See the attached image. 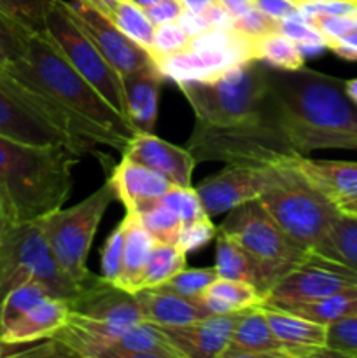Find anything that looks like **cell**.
Masks as SVG:
<instances>
[{
	"label": "cell",
	"mask_w": 357,
	"mask_h": 358,
	"mask_svg": "<svg viewBox=\"0 0 357 358\" xmlns=\"http://www.w3.org/2000/svg\"><path fill=\"white\" fill-rule=\"evenodd\" d=\"M214 268H216L219 278L251 283L261 292L262 299L272 289V283L266 278L261 266L237 241L223 233H217L216 236V264Z\"/></svg>",
	"instance_id": "cell-27"
},
{
	"label": "cell",
	"mask_w": 357,
	"mask_h": 358,
	"mask_svg": "<svg viewBox=\"0 0 357 358\" xmlns=\"http://www.w3.org/2000/svg\"><path fill=\"white\" fill-rule=\"evenodd\" d=\"M51 0H0V9L28 34L44 30V16Z\"/></svg>",
	"instance_id": "cell-38"
},
{
	"label": "cell",
	"mask_w": 357,
	"mask_h": 358,
	"mask_svg": "<svg viewBox=\"0 0 357 358\" xmlns=\"http://www.w3.org/2000/svg\"><path fill=\"white\" fill-rule=\"evenodd\" d=\"M122 226V271L119 285L121 289L135 294L140 290L144 269L154 250L156 240L142 226L136 213L126 212Z\"/></svg>",
	"instance_id": "cell-26"
},
{
	"label": "cell",
	"mask_w": 357,
	"mask_h": 358,
	"mask_svg": "<svg viewBox=\"0 0 357 358\" xmlns=\"http://www.w3.org/2000/svg\"><path fill=\"white\" fill-rule=\"evenodd\" d=\"M133 213H136L142 226L149 231L156 243H177L178 233L182 229V220L168 206L160 203V199L147 203L146 206Z\"/></svg>",
	"instance_id": "cell-35"
},
{
	"label": "cell",
	"mask_w": 357,
	"mask_h": 358,
	"mask_svg": "<svg viewBox=\"0 0 357 358\" xmlns=\"http://www.w3.org/2000/svg\"><path fill=\"white\" fill-rule=\"evenodd\" d=\"M217 229L216 224L212 222L210 215L196 219L192 222L182 224V229L177 238V247L181 248L184 254H191V252L200 250V248L206 247L212 240H216Z\"/></svg>",
	"instance_id": "cell-41"
},
{
	"label": "cell",
	"mask_w": 357,
	"mask_h": 358,
	"mask_svg": "<svg viewBox=\"0 0 357 358\" xmlns=\"http://www.w3.org/2000/svg\"><path fill=\"white\" fill-rule=\"evenodd\" d=\"M268 65L248 59L209 80L178 84L195 112V128L234 129L279 117L280 103Z\"/></svg>",
	"instance_id": "cell-5"
},
{
	"label": "cell",
	"mask_w": 357,
	"mask_h": 358,
	"mask_svg": "<svg viewBox=\"0 0 357 358\" xmlns=\"http://www.w3.org/2000/svg\"><path fill=\"white\" fill-rule=\"evenodd\" d=\"M184 268H188V254H184L177 245L156 243L144 269L140 289L163 285Z\"/></svg>",
	"instance_id": "cell-31"
},
{
	"label": "cell",
	"mask_w": 357,
	"mask_h": 358,
	"mask_svg": "<svg viewBox=\"0 0 357 358\" xmlns=\"http://www.w3.org/2000/svg\"><path fill=\"white\" fill-rule=\"evenodd\" d=\"M205 292L214 297H219L220 301L230 304L234 311L262 304V296L255 287H252L251 283L237 282V280L217 278Z\"/></svg>",
	"instance_id": "cell-36"
},
{
	"label": "cell",
	"mask_w": 357,
	"mask_h": 358,
	"mask_svg": "<svg viewBox=\"0 0 357 358\" xmlns=\"http://www.w3.org/2000/svg\"><path fill=\"white\" fill-rule=\"evenodd\" d=\"M181 2L186 10H191V13H203V10L212 7L214 3H217L219 0H181Z\"/></svg>",
	"instance_id": "cell-54"
},
{
	"label": "cell",
	"mask_w": 357,
	"mask_h": 358,
	"mask_svg": "<svg viewBox=\"0 0 357 358\" xmlns=\"http://www.w3.org/2000/svg\"><path fill=\"white\" fill-rule=\"evenodd\" d=\"M133 2H135L136 6L142 7V9H147V7L154 6V3H158V2H160V0H133Z\"/></svg>",
	"instance_id": "cell-58"
},
{
	"label": "cell",
	"mask_w": 357,
	"mask_h": 358,
	"mask_svg": "<svg viewBox=\"0 0 357 358\" xmlns=\"http://www.w3.org/2000/svg\"><path fill=\"white\" fill-rule=\"evenodd\" d=\"M268 324L273 334L286 346L289 358L324 357L328 345V325L317 324L308 318L294 315L280 308L265 306Z\"/></svg>",
	"instance_id": "cell-19"
},
{
	"label": "cell",
	"mask_w": 357,
	"mask_h": 358,
	"mask_svg": "<svg viewBox=\"0 0 357 358\" xmlns=\"http://www.w3.org/2000/svg\"><path fill=\"white\" fill-rule=\"evenodd\" d=\"M158 69L164 79L174 80L175 84L198 83L209 80L219 76L230 66L238 65L248 59L241 58L234 51H214V49H184V51L172 52V55L154 58Z\"/></svg>",
	"instance_id": "cell-17"
},
{
	"label": "cell",
	"mask_w": 357,
	"mask_h": 358,
	"mask_svg": "<svg viewBox=\"0 0 357 358\" xmlns=\"http://www.w3.org/2000/svg\"><path fill=\"white\" fill-rule=\"evenodd\" d=\"M189 42H191V37L182 30V27L177 21L175 23L160 24L154 30V45L150 56L158 58V56L184 51V49L189 48Z\"/></svg>",
	"instance_id": "cell-43"
},
{
	"label": "cell",
	"mask_w": 357,
	"mask_h": 358,
	"mask_svg": "<svg viewBox=\"0 0 357 358\" xmlns=\"http://www.w3.org/2000/svg\"><path fill=\"white\" fill-rule=\"evenodd\" d=\"M144 10H146L150 23L154 27H160V24L164 23H175L181 17V14L184 13V6H182L181 0H160L158 3Z\"/></svg>",
	"instance_id": "cell-48"
},
{
	"label": "cell",
	"mask_w": 357,
	"mask_h": 358,
	"mask_svg": "<svg viewBox=\"0 0 357 358\" xmlns=\"http://www.w3.org/2000/svg\"><path fill=\"white\" fill-rule=\"evenodd\" d=\"M44 31L70 65L97 87L105 100L128 119L122 77L107 62L86 31L79 27L65 6V0H51L44 16ZM130 121V119H128Z\"/></svg>",
	"instance_id": "cell-11"
},
{
	"label": "cell",
	"mask_w": 357,
	"mask_h": 358,
	"mask_svg": "<svg viewBox=\"0 0 357 358\" xmlns=\"http://www.w3.org/2000/svg\"><path fill=\"white\" fill-rule=\"evenodd\" d=\"M314 27L324 35L326 42L336 41L357 28V16H332V14H317L310 17Z\"/></svg>",
	"instance_id": "cell-47"
},
{
	"label": "cell",
	"mask_w": 357,
	"mask_h": 358,
	"mask_svg": "<svg viewBox=\"0 0 357 358\" xmlns=\"http://www.w3.org/2000/svg\"><path fill=\"white\" fill-rule=\"evenodd\" d=\"M276 31L296 42L304 58L307 56H317L328 49V42H326L324 35L300 10L282 17V20H276Z\"/></svg>",
	"instance_id": "cell-34"
},
{
	"label": "cell",
	"mask_w": 357,
	"mask_h": 358,
	"mask_svg": "<svg viewBox=\"0 0 357 358\" xmlns=\"http://www.w3.org/2000/svg\"><path fill=\"white\" fill-rule=\"evenodd\" d=\"M51 297L55 296H52V292L49 290V287L41 282H35V280L23 283V285L10 290L6 296V299H4L2 306H0V334H2L13 322H16L18 318L23 317L27 311H30L31 308H35L37 304L44 303L46 299H51Z\"/></svg>",
	"instance_id": "cell-32"
},
{
	"label": "cell",
	"mask_w": 357,
	"mask_h": 358,
	"mask_svg": "<svg viewBox=\"0 0 357 358\" xmlns=\"http://www.w3.org/2000/svg\"><path fill=\"white\" fill-rule=\"evenodd\" d=\"M343 213H350V215H357V198L352 199V201L345 203V205L340 206Z\"/></svg>",
	"instance_id": "cell-57"
},
{
	"label": "cell",
	"mask_w": 357,
	"mask_h": 358,
	"mask_svg": "<svg viewBox=\"0 0 357 358\" xmlns=\"http://www.w3.org/2000/svg\"><path fill=\"white\" fill-rule=\"evenodd\" d=\"M298 10L308 20L317 14L357 16V0H296Z\"/></svg>",
	"instance_id": "cell-45"
},
{
	"label": "cell",
	"mask_w": 357,
	"mask_h": 358,
	"mask_svg": "<svg viewBox=\"0 0 357 358\" xmlns=\"http://www.w3.org/2000/svg\"><path fill=\"white\" fill-rule=\"evenodd\" d=\"M177 23L181 24L182 30L189 35V37H195V35L203 34L205 30H209L210 23L206 20L205 13H191V10H186L181 14V17L177 20Z\"/></svg>",
	"instance_id": "cell-51"
},
{
	"label": "cell",
	"mask_w": 357,
	"mask_h": 358,
	"mask_svg": "<svg viewBox=\"0 0 357 358\" xmlns=\"http://www.w3.org/2000/svg\"><path fill=\"white\" fill-rule=\"evenodd\" d=\"M252 6L273 20H282L298 10L296 0H252Z\"/></svg>",
	"instance_id": "cell-49"
},
{
	"label": "cell",
	"mask_w": 357,
	"mask_h": 358,
	"mask_svg": "<svg viewBox=\"0 0 357 358\" xmlns=\"http://www.w3.org/2000/svg\"><path fill=\"white\" fill-rule=\"evenodd\" d=\"M315 252L357 273V215L340 213Z\"/></svg>",
	"instance_id": "cell-29"
},
{
	"label": "cell",
	"mask_w": 357,
	"mask_h": 358,
	"mask_svg": "<svg viewBox=\"0 0 357 358\" xmlns=\"http://www.w3.org/2000/svg\"><path fill=\"white\" fill-rule=\"evenodd\" d=\"M31 34H28L23 27L16 23L14 20H10L2 9H0V44L6 49L7 56L10 59L20 58L24 55V49H27L28 37Z\"/></svg>",
	"instance_id": "cell-44"
},
{
	"label": "cell",
	"mask_w": 357,
	"mask_h": 358,
	"mask_svg": "<svg viewBox=\"0 0 357 358\" xmlns=\"http://www.w3.org/2000/svg\"><path fill=\"white\" fill-rule=\"evenodd\" d=\"M324 357H357V317L328 325Z\"/></svg>",
	"instance_id": "cell-40"
},
{
	"label": "cell",
	"mask_w": 357,
	"mask_h": 358,
	"mask_svg": "<svg viewBox=\"0 0 357 358\" xmlns=\"http://www.w3.org/2000/svg\"><path fill=\"white\" fill-rule=\"evenodd\" d=\"M9 66L44 87L59 107L93 129L105 147L122 152L136 133L132 122L70 65L44 30L28 37L24 55L10 59Z\"/></svg>",
	"instance_id": "cell-3"
},
{
	"label": "cell",
	"mask_w": 357,
	"mask_h": 358,
	"mask_svg": "<svg viewBox=\"0 0 357 358\" xmlns=\"http://www.w3.org/2000/svg\"><path fill=\"white\" fill-rule=\"evenodd\" d=\"M9 62H10V58L7 56L6 49L2 48V44H0V66H6Z\"/></svg>",
	"instance_id": "cell-59"
},
{
	"label": "cell",
	"mask_w": 357,
	"mask_h": 358,
	"mask_svg": "<svg viewBox=\"0 0 357 358\" xmlns=\"http://www.w3.org/2000/svg\"><path fill=\"white\" fill-rule=\"evenodd\" d=\"M70 315V301L51 297L37 304L30 311L18 318L0 334V339L14 345L38 343L55 336L65 325Z\"/></svg>",
	"instance_id": "cell-24"
},
{
	"label": "cell",
	"mask_w": 357,
	"mask_h": 358,
	"mask_svg": "<svg viewBox=\"0 0 357 358\" xmlns=\"http://www.w3.org/2000/svg\"><path fill=\"white\" fill-rule=\"evenodd\" d=\"M164 76L156 62L122 77L128 119L136 131L154 133Z\"/></svg>",
	"instance_id": "cell-21"
},
{
	"label": "cell",
	"mask_w": 357,
	"mask_h": 358,
	"mask_svg": "<svg viewBox=\"0 0 357 358\" xmlns=\"http://www.w3.org/2000/svg\"><path fill=\"white\" fill-rule=\"evenodd\" d=\"M234 17L241 16L244 13H247L252 7V0H219Z\"/></svg>",
	"instance_id": "cell-53"
},
{
	"label": "cell",
	"mask_w": 357,
	"mask_h": 358,
	"mask_svg": "<svg viewBox=\"0 0 357 358\" xmlns=\"http://www.w3.org/2000/svg\"><path fill=\"white\" fill-rule=\"evenodd\" d=\"M284 124L303 156L314 150H357V105L345 80L308 66L268 69Z\"/></svg>",
	"instance_id": "cell-1"
},
{
	"label": "cell",
	"mask_w": 357,
	"mask_h": 358,
	"mask_svg": "<svg viewBox=\"0 0 357 358\" xmlns=\"http://www.w3.org/2000/svg\"><path fill=\"white\" fill-rule=\"evenodd\" d=\"M289 358L286 346L273 334L262 306L244 310L227 348L220 358Z\"/></svg>",
	"instance_id": "cell-20"
},
{
	"label": "cell",
	"mask_w": 357,
	"mask_h": 358,
	"mask_svg": "<svg viewBox=\"0 0 357 358\" xmlns=\"http://www.w3.org/2000/svg\"><path fill=\"white\" fill-rule=\"evenodd\" d=\"M286 311L322 325H331L335 322L345 320V318L357 317V285L346 287V289L338 290V292L314 301V303L286 308Z\"/></svg>",
	"instance_id": "cell-28"
},
{
	"label": "cell",
	"mask_w": 357,
	"mask_h": 358,
	"mask_svg": "<svg viewBox=\"0 0 357 358\" xmlns=\"http://www.w3.org/2000/svg\"><path fill=\"white\" fill-rule=\"evenodd\" d=\"M241 311L206 317L178 327H161L184 358H220L227 348Z\"/></svg>",
	"instance_id": "cell-16"
},
{
	"label": "cell",
	"mask_w": 357,
	"mask_h": 358,
	"mask_svg": "<svg viewBox=\"0 0 357 358\" xmlns=\"http://www.w3.org/2000/svg\"><path fill=\"white\" fill-rule=\"evenodd\" d=\"M142 320L135 294L93 275L70 299L69 318L51 339L58 357L104 358L126 329Z\"/></svg>",
	"instance_id": "cell-6"
},
{
	"label": "cell",
	"mask_w": 357,
	"mask_h": 358,
	"mask_svg": "<svg viewBox=\"0 0 357 358\" xmlns=\"http://www.w3.org/2000/svg\"><path fill=\"white\" fill-rule=\"evenodd\" d=\"M294 164L315 189L338 206L357 198V161H317L300 156Z\"/></svg>",
	"instance_id": "cell-23"
},
{
	"label": "cell",
	"mask_w": 357,
	"mask_h": 358,
	"mask_svg": "<svg viewBox=\"0 0 357 358\" xmlns=\"http://www.w3.org/2000/svg\"><path fill=\"white\" fill-rule=\"evenodd\" d=\"M115 199L114 187L105 180L100 189L77 205L69 208L62 206L41 219L56 262L79 287L93 276L88 269V255L98 226Z\"/></svg>",
	"instance_id": "cell-9"
},
{
	"label": "cell",
	"mask_w": 357,
	"mask_h": 358,
	"mask_svg": "<svg viewBox=\"0 0 357 358\" xmlns=\"http://www.w3.org/2000/svg\"><path fill=\"white\" fill-rule=\"evenodd\" d=\"M254 59L276 70H298L304 66V56L296 42L279 31L255 38Z\"/></svg>",
	"instance_id": "cell-30"
},
{
	"label": "cell",
	"mask_w": 357,
	"mask_h": 358,
	"mask_svg": "<svg viewBox=\"0 0 357 358\" xmlns=\"http://www.w3.org/2000/svg\"><path fill=\"white\" fill-rule=\"evenodd\" d=\"M31 280L62 299H74L80 290L56 262L41 219L10 224L0 236V306L10 290Z\"/></svg>",
	"instance_id": "cell-8"
},
{
	"label": "cell",
	"mask_w": 357,
	"mask_h": 358,
	"mask_svg": "<svg viewBox=\"0 0 357 358\" xmlns=\"http://www.w3.org/2000/svg\"><path fill=\"white\" fill-rule=\"evenodd\" d=\"M10 224H13V222L9 220V215H7L6 208H4L2 201H0V236L6 233V229L10 226Z\"/></svg>",
	"instance_id": "cell-55"
},
{
	"label": "cell",
	"mask_w": 357,
	"mask_h": 358,
	"mask_svg": "<svg viewBox=\"0 0 357 358\" xmlns=\"http://www.w3.org/2000/svg\"><path fill=\"white\" fill-rule=\"evenodd\" d=\"M79 157L69 145L41 147L0 135V201L10 222L38 220L62 208Z\"/></svg>",
	"instance_id": "cell-2"
},
{
	"label": "cell",
	"mask_w": 357,
	"mask_h": 358,
	"mask_svg": "<svg viewBox=\"0 0 357 358\" xmlns=\"http://www.w3.org/2000/svg\"><path fill=\"white\" fill-rule=\"evenodd\" d=\"M219 278L216 268H184L181 273L164 282V289L174 290L186 297H198Z\"/></svg>",
	"instance_id": "cell-39"
},
{
	"label": "cell",
	"mask_w": 357,
	"mask_h": 358,
	"mask_svg": "<svg viewBox=\"0 0 357 358\" xmlns=\"http://www.w3.org/2000/svg\"><path fill=\"white\" fill-rule=\"evenodd\" d=\"M0 135L31 145H69L83 156L102 140L24 73L0 66Z\"/></svg>",
	"instance_id": "cell-4"
},
{
	"label": "cell",
	"mask_w": 357,
	"mask_h": 358,
	"mask_svg": "<svg viewBox=\"0 0 357 358\" xmlns=\"http://www.w3.org/2000/svg\"><path fill=\"white\" fill-rule=\"evenodd\" d=\"M102 278L107 280V282L119 285V280H121V271H122V226L121 222L112 229V233L108 234V238L105 240L104 247H102Z\"/></svg>",
	"instance_id": "cell-42"
},
{
	"label": "cell",
	"mask_w": 357,
	"mask_h": 358,
	"mask_svg": "<svg viewBox=\"0 0 357 358\" xmlns=\"http://www.w3.org/2000/svg\"><path fill=\"white\" fill-rule=\"evenodd\" d=\"M350 285H357V273L342 262L312 252L301 264L294 266L276 280L262 304L286 310L298 304L314 303Z\"/></svg>",
	"instance_id": "cell-12"
},
{
	"label": "cell",
	"mask_w": 357,
	"mask_h": 358,
	"mask_svg": "<svg viewBox=\"0 0 357 358\" xmlns=\"http://www.w3.org/2000/svg\"><path fill=\"white\" fill-rule=\"evenodd\" d=\"M328 49L335 52L336 56H340V58L357 62V28L350 34L336 38V41L328 42Z\"/></svg>",
	"instance_id": "cell-50"
},
{
	"label": "cell",
	"mask_w": 357,
	"mask_h": 358,
	"mask_svg": "<svg viewBox=\"0 0 357 358\" xmlns=\"http://www.w3.org/2000/svg\"><path fill=\"white\" fill-rule=\"evenodd\" d=\"M104 358H184L160 325L149 320L126 329L104 353Z\"/></svg>",
	"instance_id": "cell-25"
},
{
	"label": "cell",
	"mask_w": 357,
	"mask_h": 358,
	"mask_svg": "<svg viewBox=\"0 0 357 358\" xmlns=\"http://www.w3.org/2000/svg\"><path fill=\"white\" fill-rule=\"evenodd\" d=\"M79 2L93 7V9H97L98 13H102L104 16H107L108 20H111L112 13H114V9H115V6H118L119 0H79Z\"/></svg>",
	"instance_id": "cell-52"
},
{
	"label": "cell",
	"mask_w": 357,
	"mask_h": 358,
	"mask_svg": "<svg viewBox=\"0 0 357 358\" xmlns=\"http://www.w3.org/2000/svg\"><path fill=\"white\" fill-rule=\"evenodd\" d=\"M2 357H6V341H2V339H0V358Z\"/></svg>",
	"instance_id": "cell-60"
},
{
	"label": "cell",
	"mask_w": 357,
	"mask_h": 358,
	"mask_svg": "<svg viewBox=\"0 0 357 358\" xmlns=\"http://www.w3.org/2000/svg\"><path fill=\"white\" fill-rule=\"evenodd\" d=\"M122 157L170 178L175 185H191L196 159L186 147L174 145L154 133L136 131L122 149Z\"/></svg>",
	"instance_id": "cell-15"
},
{
	"label": "cell",
	"mask_w": 357,
	"mask_h": 358,
	"mask_svg": "<svg viewBox=\"0 0 357 358\" xmlns=\"http://www.w3.org/2000/svg\"><path fill=\"white\" fill-rule=\"evenodd\" d=\"M111 20L114 21L115 27H118L126 37H130L133 42L142 45V48L147 49L149 52L153 51L154 30H156V27L150 23L146 10L140 6H136L133 0H119L114 13H112Z\"/></svg>",
	"instance_id": "cell-33"
},
{
	"label": "cell",
	"mask_w": 357,
	"mask_h": 358,
	"mask_svg": "<svg viewBox=\"0 0 357 358\" xmlns=\"http://www.w3.org/2000/svg\"><path fill=\"white\" fill-rule=\"evenodd\" d=\"M217 229L237 241L261 266L272 287L280 276L312 254L287 236L259 201L245 203L227 212Z\"/></svg>",
	"instance_id": "cell-10"
},
{
	"label": "cell",
	"mask_w": 357,
	"mask_h": 358,
	"mask_svg": "<svg viewBox=\"0 0 357 358\" xmlns=\"http://www.w3.org/2000/svg\"><path fill=\"white\" fill-rule=\"evenodd\" d=\"M345 87H346V93H349V96L352 98L354 103L357 105V79L345 80Z\"/></svg>",
	"instance_id": "cell-56"
},
{
	"label": "cell",
	"mask_w": 357,
	"mask_h": 358,
	"mask_svg": "<svg viewBox=\"0 0 357 358\" xmlns=\"http://www.w3.org/2000/svg\"><path fill=\"white\" fill-rule=\"evenodd\" d=\"M294 159L276 164L272 185L258 201L287 236L315 252L342 210L303 177Z\"/></svg>",
	"instance_id": "cell-7"
},
{
	"label": "cell",
	"mask_w": 357,
	"mask_h": 358,
	"mask_svg": "<svg viewBox=\"0 0 357 358\" xmlns=\"http://www.w3.org/2000/svg\"><path fill=\"white\" fill-rule=\"evenodd\" d=\"M144 320H149L160 327H178L206 318L205 311L196 297H186L164 287H150L135 292Z\"/></svg>",
	"instance_id": "cell-22"
},
{
	"label": "cell",
	"mask_w": 357,
	"mask_h": 358,
	"mask_svg": "<svg viewBox=\"0 0 357 358\" xmlns=\"http://www.w3.org/2000/svg\"><path fill=\"white\" fill-rule=\"evenodd\" d=\"M160 203L168 206L182 220V224L192 222V220L209 215L206 210L203 208V203L200 199L198 192L191 185H188V187H184V185H174L167 194L161 196Z\"/></svg>",
	"instance_id": "cell-37"
},
{
	"label": "cell",
	"mask_w": 357,
	"mask_h": 358,
	"mask_svg": "<svg viewBox=\"0 0 357 358\" xmlns=\"http://www.w3.org/2000/svg\"><path fill=\"white\" fill-rule=\"evenodd\" d=\"M65 6L74 20L86 31L88 37L94 42V45L100 49L102 55L107 58V62L114 66L115 72L121 77L154 63V58L147 49L126 37L115 27L114 21L98 13L97 9L79 2V0L65 2Z\"/></svg>",
	"instance_id": "cell-14"
},
{
	"label": "cell",
	"mask_w": 357,
	"mask_h": 358,
	"mask_svg": "<svg viewBox=\"0 0 357 358\" xmlns=\"http://www.w3.org/2000/svg\"><path fill=\"white\" fill-rule=\"evenodd\" d=\"M234 28L244 35H247L248 38L255 41V38L262 37V35L276 31V20L266 16V14H262L261 10H258L252 6L247 13L234 17Z\"/></svg>",
	"instance_id": "cell-46"
},
{
	"label": "cell",
	"mask_w": 357,
	"mask_h": 358,
	"mask_svg": "<svg viewBox=\"0 0 357 358\" xmlns=\"http://www.w3.org/2000/svg\"><path fill=\"white\" fill-rule=\"evenodd\" d=\"M275 166L227 163L219 173L206 177L195 189L206 213L220 215L245 203L258 201L275 178Z\"/></svg>",
	"instance_id": "cell-13"
},
{
	"label": "cell",
	"mask_w": 357,
	"mask_h": 358,
	"mask_svg": "<svg viewBox=\"0 0 357 358\" xmlns=\"http://www.w3.org/2000/svg\"><path fill=\"white\" fill-rule=\"evenodd\" d=\"M107 180L114 187L115 198L125 205L126 212H136L147 203L156 201L175 185L164 175L128 157H122Z\"/></svg>",
	"instance_id": "cell-18"
}]
</instances>
